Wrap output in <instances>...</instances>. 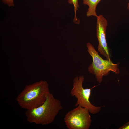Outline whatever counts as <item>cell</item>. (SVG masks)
Wrapping results in <instances>:
<instances>
[{"mask_svg":"<svg viewBox=\"0 0 129 129\" xmlns=\"http://www.w3.org/2000/svg\"><path fill=\"white\" fill-rule=\"evenodd\" d=\"M50 93L47 82L41 80L26 86L17 96L16 100L22 108L31 110L43 104Z\"/></svg>","mask_w":129,"mask_h":129,"instance_id":"cell-1","label":"cell"},{"mask_svg":"<svg viewBox=\"0 0 129 129\" xmlns=\"http://www.w3.org/2000/svg\"><path fill=\"white\" fill-rule=\"evenodd\" d=\"M63 107L60 101L50 93L41 106L31 110H26L27 121L30 123L45 125L53 123Z\"/></svg>","mask_w":129,"mask_h":129,"instance_id":"cell-2","label":"cell"},{"mask_svg":"<svg viewBox=\"0 0 129 129\" xmlns=\"http://www.w3.org/2000/svg\"><path fill=\"white\" fill-rule=\"evenodd\" d=\"M86 46L87 51L92 59V63L88 67V71L90 73L95 75L98 82L101 83L103 77L108 75L110 71L116 74L119 73V63L115 64L111 61L103 59L90 43H87Z\"/></svg>","mask_w":129,"mask_h":129,"instance_id":"cell-3","label":"cell"},{"mask_svg":"<svg viewBox=\"0 0 129 129\" xmlns=\"http://www.w3.org/2000/svg\"><path fill=\"white\" fill-rule=\"evenodd\" d=\"M85 80L84 76L81 75L75 77L73 81V87L70 93L72 96L77 99L75 106H80L87 109L90 113L95 114L99 112L102 107H97L90 102V98L92 89L96 86L91 88H84L83 83Z\"/></svg>","mask_w":129,"mask_h":129,"instance_id":"cell-4","label":"cell"},{"mask_svg":"<svg viewBox=\"0 0 129 129\" xmlns=\"http://www.w3.org/2000/svg\"><path fill=\"white\" fill-rule=\"evenodd\" d=\"M90 113L86 108L78 106L65 115L64 121L68 129H89L91 119Z\"/></svg>","mask_w":129,"mask_h":129,"instance_id":"cell-5","label":"cell"},{"mask_svg":"<svg viewBox=\"0 0 129 129\" xmlns=\"http://www.w3.org/2000/svg\"><path fill=\"white\" fill-rule=\"evenodd\" d=\"M108 25L107 20L102 15L97 17V37L98 42V50L107 59L111 61L106 38V31Z\"/></svg>","mask_w":129,"mask_h":129,"instance_id":"cell-6","label":"cell"},{"mask_svg":"<svg viewBox=\"0 0 129 129\" xmlns=\"http://www.w3.org/2000/svg\"><path fill=\"white\" fill-rule=\"evenodd\" d=\"M102 0H83V3L84 5H87L89 6L88 11L86 13L87 17L93 16L97 17L96 7L97 5Z\"/></svg>","mask_w":129,"mask_h":129,"instance_id":"cell-7","label":"cell"},{"mask_svg":"<svg viewBox=\"0 0 129 129\" xmlns=\"http://www.w3.org/2000/svg\"><path fill=\"white\" fill-rule=\"evenodd\" d=\"M68 2L70 4H73L74 6L75 17L73 20L74 22L75 23L79 24L80 21L77 19L76 16V12L78 10V9L79 7L78 0H68Z\"/></svg>","mask_w":129,"mask_h":129,"instance_id":"cell-8","label":"cell"},{"mask_svg":"<svg viewBox=\"0 0 129 129\" xmlns=\"http://www.w3.org/2000/svg\"><path fill=\"white\" fill-rule=\"evenodd\" d=\"M2 1L4 4L7 5L9 7L14 5L13 0H2Z\"/></svg>","mask_w":129,"mask_h":129,"instance_id":"cell-9","label":"cell"},{"mask_svg":"<svg viewBox=\"0 0 129 129\" xmlns=\"http://www.w3.org/2000/svg\"><path fill=\"white\" fill-rule=\"evenodd\" d=\"M119 129H129V121L118 128Z\"/></svg>","mask_w":129,"mask_h":129,"instance_id":"cell-10","label":"cell"},{"mask_svg":"<svg viewBox=\"0 0 129 129\" xmlns=\"http://www.w3.org/2000/svg\"><path fill=\"white\" fill-rule=\"evenodd\" d=\"M127 8L129 10V2L128 4Z\"/></svg>","mask_w":129,"mask_h":129,"instance_id":"cell-11","label":"cell"}]
</instances>
